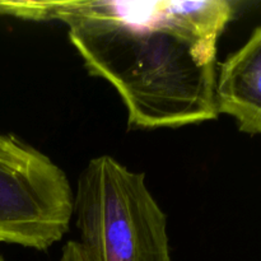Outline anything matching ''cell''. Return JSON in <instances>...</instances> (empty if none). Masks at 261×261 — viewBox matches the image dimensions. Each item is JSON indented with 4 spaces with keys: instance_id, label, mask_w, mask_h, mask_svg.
Wrapping results in <instances>:
<instances>
[{
    "instance_id": "6da1fadb",
    "label": "cell",
    "mask_w": 261,
    "mask_h": 261,
    "mask_svg": "<svg viewBox=\"0 0 261 261\" xmlns=\"http://www.w3.org/2000/svg\"><path fill=\"white\" fill-rule=\"evenodd\" d=\"M233 13L228 0L0 2V14L63 22L88 73L120 94L132 129L217 119V43Z\"/></svg>"
},
{
    "instance_id": "7a4b0ae2",
    "label": "cell",
    "mask_w": 261,
    "mask_h": 261,
    "mask_svg": "<svg viewBox=\"0 0 261 261\" xmlns=\"http://www.w3.org/2000/svg\"><path fill=\"white\" fill-rule=\"evenodd\" d=\"M76 237L58 261H172L167 217L145 184L111 155L82 171L73 195Z\"/></svg>"
},
{
    "instance_id": "3957f363",
    "label": "cell",
    "mask_w": 261,
    "mask_h": 261,
    "mask_svg": "<svg viewBox=\"0 0 261 261\" xmlns=\"http://www.w3.org/2000/svg\"><path fill=\"white\" fill-rule=\"evenodd\" d=\"M73 195L65 172L13 134L0 142V242L45 251L69 231Z\"/></svg>"
},
{
    "instance_id": "277c9868",
    "label": "cell",
    "mask_w": 261,
    "mask_h": 261,
    "mask_svg": "<svg viewBox=\"0 0 261 261\" xmlns=\"http://www.w3.org/2000/svg\"><path fill=\"white\" fill-rule=\"evenodd\" d=\"M216 98L219 114L233 117L242 133L261 134V25L221 65Z\"/></svg>"
},
{
    "instance_id": "5b68a950",
    "label": "cell",
    "mask_w": 261,
    "mask_h": 261,
    "mask_svg": "<svg viewBox=\"0 0 261 261\" xmlns=\"http://www.w3.org/2000/svg\"><path fill=\"white\" fill-rule=\"evenodd\" d=\"M0 261H4V259H3V257H2V256H0Z\"/></svg>"
},
{
    "instance_id": "8992f818",
    "label": "cell",
    "mask_w": 261,
    "mask_h": 261,
    "mask_svg": "<svg viewBox=\"0 0 261 261\" xmlns=\"http://www.w3.org/2000/svg\"><path fill=\"white\" fill-rule=\"evenodd\" d=\"M2 138H3V134H0V140H2Z\"/></svg>"
}]
</instances>
